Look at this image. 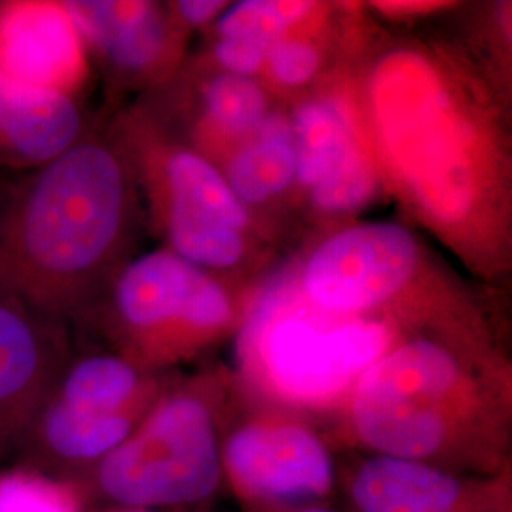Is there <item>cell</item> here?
<instances>
[{
	"mask_svg": "<svg viewBox=\"0 0 512 512\" xmlns=\"http://www.w3.org/2000/svg\"><path fill=\"white\" fill-rule=\"evenodd\" d=\"M222 471L236 494L253 503L304 505L329 494V450L308 427L255 420L236 429L220 450Z\"/></svg>",
	"mask_w": 512,
	"mask_h": 512,
	"instance_id": "obj_8",
	"label": "cell"
},
{
	"mask_svg": "<svg viewBox=\"0 0 512 512\" xmlns=\"http://www.w3.org/2000/svg\"><path fill=\"white\" fill-rule=\"evenodd\" d=\"M272 46V42L260 38H219L213 46V57L224 69V73L253 78L266 67Z\"/></svg>",
	"mask_w": 512,
	"mask_h": 512,
	"instance_id": "obj_24",
	"label": "cell"
},
{
	"mask_svg": "<svg viewBox=\"0 0 512 512\" xmlns=\"http://www.w3.org/2000/svg\"><path fill=\"white\" fill-rule=\"evenodd\" d=\"M6 184L8 183H4V181L0 179V196H2V192H4V188H6Z\"/></svg>",
	"mask_w": 512,
	"mask_h": 512,
	"instance_id": "obj_29",
	"label": "cell"
},
{
	"mask_svg": "<svg viewBox=\"0 0 512 512\" xmlns=\"http://www.w3.org/2000/svg\"><path fill=\"white\" fill-rule=\"evenodd\" d=\"M107 293L120 355L145 370L186 359L234 319V304L219 283L169 249L122 264Z\"/></svg>",
	"mask_w": 512,
	"mask_h": 512,
	"instance_id": "obj_5",
	"label": "cell"
},
{
	"mask_svg": "<svg viewBox=\"0 0 512 512\" xmlns=\"http://www.w3.org/2000/svg\"><path fill=\"white\" fill-rule=\"evenodd\" d=\"M84 488L16 465L0 471V512H84Z\"/></svg>",
	"mask_w": 512,
	"mask_h": 512,
	"instance_id": "obj_21",
	"label": "cell"
},
{
	"mask_svg": "<svg viewBox=\"0 0 512 512\" xmlns=\"http://www.w3.org/2000/svg\"><path fill=\"white\" fill-rule=\"evenodd\" d=\"M311 2L243 0L226 8L215 23L219 38H260L275 44L313 12Z\"/></svg>",
	"mask_w": 512,
	"mask_h": 512,
	"instance_id": "obj_22",
	"label": "cell"
},
{
	"mask_svg": "<svg viewBox=\"0 0 512 512\" xmlns=\"http://www.w3.org/2000/svg\"><path fill=\"white\" fill-rule=\"evenodd\" d=\"M141 420L128 414L82 412L48 399L19 446L18 465L80 484Z\"/></svg>",
	"mask_w": 512,
	"mask_h": 512,
	"instance_id": "obj_12",
	"label": "cell"
},
{
	"mask_svg": "<svg viewBox=\"0 0 512 512\" xmlns=\"http://www.w3.org/2000/svg\"><path fill=\"white\" fill-rule=\"evenodd\" d=\"M291 512H330V511H325V509H315V507H310V509H298V511H291Z\"/></svg>",
	"mask_w": 512,
	"mask_h": 512,
	"instance_id": "obj_28",
	"label": "cell"
},
{
	"mask_svg": "<svg viewBox=\"0 0 512 512\" xmlns=\"http://www.w3.org/2000/svg\"><path fill=\"white\" fill-rule=\"evenodd\" d=\"M357 512H465L467 494L458 478L425 461L372 456L353 476Z\"/></svg>",
	"mask_w": 512,
	"mask_h": 512,
	"instance_id": "obj_14",
	"label": "cell"
},
{
	"mask_svg": "<svg viewBox=\"0 0 512 512\" xmlns=\"http://www.w3.org/2000/svg\"><path fill=\"white\" fill-rule=\"evenodd\" d=\"M84 135L76 99L23 86L0 73V169H38Z\"/></svg>",
	"mask_w": 512,
	"mask_h": 512,
	"instance_id": "obj_13",
	"label": "cell"
},
{
	"mask_svg": "<svg viewBox=\"0 0 512 512\" xmlns=\"http://www.w3.org/2000/svg\"><path fill=\"white\" fill-rule=\"evenodd\" d=\"M219 440L209 404L194 391L160 395L147 416L80 486L128 509H175L219 486Z\"/></svg>",
	"mask_w": 512,
	"mask_h": 512,
	"instance_id": "obj_6",
	"label": "cell"
},
{
	"mask_svg": "<svg viewBox=\"0 0 512 512\" xmlns=\"http://www.w3.org/2000/svg\"><path fill=\"white\" fill-rule=\"evenodd\" d=\"M420 243L397 222H366L325 239L306 260L300 289L315 310L361 317L403 291L420 266Z\"/></svg>",
	"mask_w": 512,
	"mask_h": 512,
	"instance_id": "obj_7",
	"label": "cell"
},
{
	"mask_svg": "<svg viewBox=\"0 0 512 512\" xmlns=\"http://www.w3.org/2000/svg\"><path fill=\"white\" fill-rule=\"evenodd\" d=\"M296 150V183L310 190L325 167L359 131L353 114L338 97H319L300 105L291 118Z\"/></svg>",
	"mask_w": 512,
	"mask_h": 512,
	"instance_id": "obj_17",
	"label": "cell"
},
{
	"mask_svg": "<svg viewBox=\"0 0 512 512\" xmlns=\"http://www.w3.org/2000/svg\"><path fill=\"white\" fill-rule=\"evenodd\" d=\"M321 67V52L304 38H279L272 46L266 67L281 88L306 86Z\"/></svg>",
	"mask_w": 512,
	"mask_h": 512,
	"instance_id": "obj_23",
	"label": "cell"
},
{
	"mask_svg": "<svg viewBox=\"0 0 512 512\" xmlns=\"http://www.w3.org/2000/svg\"><path fill=\"white\" fill-rule=\"evenodd\" d=\"M222 175L247 209L285 194L296 183L291 120L281 114H268L262 126L234 152Z\"/></svg>",
	"mask_w": 512,
	"mask_h": 512,
	"instance_id": "obj_16",
	"label": "cell"
},
{
	"mask_svg": "<svg viewBox=\"0 0 512 512\" xmlns=\"http://www.w3.org/2000/svg\"><path fill=\"white\" fill-rule=\"evenodd\" d=\"M67 363L65 323L0 294V463L16 458Z\"/></svg>",
	"mask_w": 512,
	"mask_h": 512,
	"instance_id": "obj_9",
	"label": "cell"
},
{
	"mask_svg": "<svg viewBox=\"0 0 512 512\" xmlns=\"http://www.w3.org/2000/svg\"><path fill=\"white\" fill-rule=\"evenodd\" d=\"M48 399L92 414L145 418L160 399V391L150 370L122 355L105 353L69 359Z\"/></svg>",
	"mask_w": 512,
	"mask_h": 512,
	"instance_id": "obj_15",
	"label": "cell"
},
{
	"mask_svg": "<svg viewBox=\"0 0 512 512\" xmlns=\"http://www.w3.org/2000/svg\"><path fill=\"white\" fill-rule=\"evenodd\" d=\"M202 110L211 131L230 139H247L270 114L266 92L255 78L228 73L205 82Z\"/></svg>",
	"mask_w": 512,
	"mask_h": 512,
	"instance_id": "obj_19",
	"label": "cell"
},
{
	"mask_svg": "<svg viewBox=\"0 0 512 512\" xmlns=\"http://www.w3.org/2000/svg\"><path fill=\"white\" fill-rule=\"evenodd\" d=\"M0 73L23 86L76 99L90 61L63 2H0Z\"/></svg>",
	"mask_w": 512,
	"mask_h": 512,
	"instance_id": "obj_10",
	"label": "cell"
},
{
	"mask_svg": "<svg viewBox=\"0 0 512 512\" xmlns=\"http://www.w3.org/2000/svg\"><path fill=\"white\" fill-rule=\"evenodd\" d=\"M378 175L357 135L323 171L308 192L310 203L323 215H348L376 196Z\"/></svg>",
	"mask_w": 512,
	"mask_h": 512,
	"instance_id": "obj_20",
	"label": "cell"
},
{
	"mask_svg": "<svg viewBox=\"0 0 512 512\" xmlns=\"http://www.w3.org/2000/svg\"><path fill=\"white\" fill-rule=\"evenodd\" d=\"M133 173L114 141L86 133L0 196V294L55 321L84 315L122 268Z\"/></svg>",
	"mask_w": 512,
	"mask_h": 512,
	"instance_id": "obj_1",
	"label": "cell"
},
{
	"mask_svg": "<svg viewBox=\"0 0 512 512\" xmlns=\"http://www.w3.org/2000/svg\"><path fill=\"white\" fill-rule=\"evenodd\" d=\"M395 346L384 321L334 319L281 296L266 298L243 330L245 372L281 403L323 408L348 399L359 378Z\"/></svg>",
	"mask_w": 512,
	"mask_h": 512,
	"instance_id": "obj_4",
	"label": "cell"
},
{
	"mask_svg": "<svg viewBox=\"0 0 512 512\" xmlns=\"http://www.w3.org/2000/svg\"><path fill=\"white\" fill-rule=\"evenodd\" d=\"M112 512H162V511H145V509H128V507H120L118 511Z\"/></svg>",
	"mask_w": 512,
	"mask_h": 512,
	"instance_id": "obj_27",
	"label": "cell"
},
{
	"mask_svg": "<svg viewBox=\"0 0 512 512\" xmlns=\"http://www.w3.org/2000/svg\"><path fill=\"white\" fill-rule=\"evenodd\" d=\"M154 219L169 243V251L205 272L234 268L247 255L243 232L226 224L177 211Z\"/></svg>",
	"mask_w": 512,
	"mask_h": 512,
	"instance_id": "obj_18",
	"label": "cell"
},
{
	"mask_svg": "<svg viewBox=\"0 0 512 512\" xmlns=\"http://www.w3.org/2000/svg\"><path fill=\"white\" fill-rule=\"evenodd\" d=\"M88 55L118 82H154L175 57V21L169 10L145 0L63 2Z\"/></svg>",
	"mask_w": 512,
	"mask_h": 512,
	"instance_id": "obj_11",
	"label": "cell"
},
{
	"mask_svg": "<svg viewBox=\"0 0 512 512\" xmlns=\"http://www.w3.org/2000/svg\"><path fill=\"white\" fill-rule=\"evenodd\" d=\"M376 6H380V10L387 14H421L440 8L442 2H382Z\"/></svg>",
	"mask_w": 512,
	"mask_h": 512,
	"instance_id": "obj_26",
	"label": "cell"
},
{
	"mask_svg": "<svg viewBox=\"0 0 512 512\" xmlns=\"http://www.w3.org/2000/svg\"><path fill=\"white\" fill-rule=\"evenodd\" d=\"M226 6L228 4L220 0H181L167 10L169 14H173L175 23L190 29H200L209 25L211 21H217L220 14L226 10Z\"/></svg>",
	"mask_w": 512,
	"mask_h": 512,
	"instance_id": "obj_25",
	"label": "cell"
},
{
	"mask_svg": "<svg viewBox=\"0 0 512 512\" xmlns=\"http://www.w3.org/2000/svg\"><path fill=\"white\" fill-rule=\"evenodd\" d=\"M355 439L376 456L444 458L478 412L469 370L444 344L416 338L395 344L349 393Z\"/></svg>",
	"mask_w": 512,
	"mask_h": 512,
	"instance_id": "obj_3",
	"label": "cell"
},
{
	"mask_svg": "<svg viewBox=\"0 0 512 512\" xmlns=\"http://www.w3.org/2000/svg\"><path fill=\"white\" fill-rule=\"evenodd\" d=\"M368 107L408 200L444 234H475L490 211L494 150L450 78L427 55L391 52L370 74Z\"/></svg>",
	"mask_w": 512,
	"mask_h": 512,
	"instance_id": "obj_2",
	"label": "cell"
}]
</instances>
